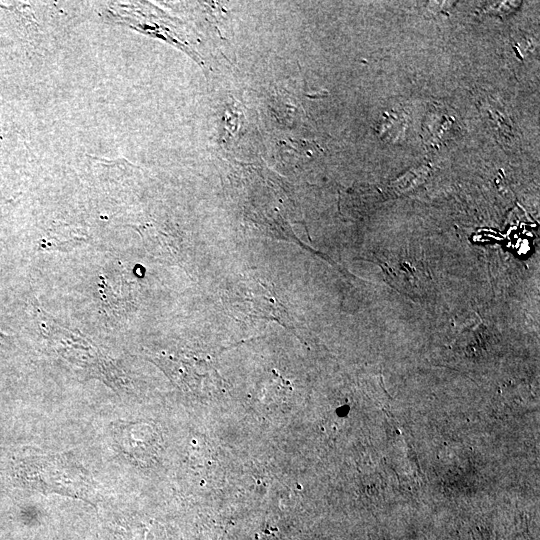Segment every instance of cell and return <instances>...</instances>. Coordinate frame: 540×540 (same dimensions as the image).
<instances>
[{
    "label": "cell",
    "instance_id": "1",
    "mask_svg": "<svg viewBox=\"0 0 540 540\" xmlns=\"http://www.w3.org/2000/svg\"><path fill=\"white\" fill-rule=\"evenodd\" d=\"M39 326L49 350L85 376L103 381L114 390L126 388V375L97 344L77 330L58 324L38 309Z\"/></svg>",
    "mask_w": 540,
    "mask_h": 540
},
{
    "label": "cell",
    "instance_id": "2",
    "mask_svg": "<svg viewBox=\"0 0 540 540\" xmlns=\"http://www.w3.org/2000/svg\"><path fill=\"white\" fill-rule=\"evenodd\" d=\"M25 469L26 481L43 492L86 496L89 490L82 471L58 455L35 456L26 460Z\"/></svg>",
    "mask_w": 540,
    "mask_h": 540
},
{
    "label": "cell",
    "instance_id": "3",
    "mask_svg": "<svg viewBox=\"0 0 540 540\" xmlns=\"http://www.w3.org/2000/svg\"><path fill=\"white\" fill-rule=\"evenodd\" d=\"M154 362L183 390L198 393L202 390V379L214 385L215 370L207 361L176 357L170 355L155 356Z\"/></svg>",
    "mask_w": 540,
    "mask_h": 540
},
{
    "label": "cell",
    "instance_id": "4",
    "mask_svg": "<svg viewBox=\"0 0 540 540\" xmlns=\"http://www.w3.org/2000/svg\"><path fill=\"white\" fill-rule=\"evenodd\" d=\"M7 338V336L0 330V342L4 341Z\"/></svg>",
    "mask_w": 540,
    "mask_h": 540
}]
</instances>
